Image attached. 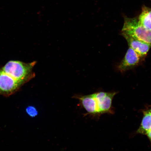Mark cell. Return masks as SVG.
I'll return each mask as SVG.
<instances>
[{
	"instance_id": "cell-2",
	"label": "cell",
	"mask_w": 151,
	"mask_h": 151,
	"mask_svg": "<svg viewBox=\"0 0 151 151\" xmlns=\"http://www.w3.org/2000/svg\"><path fill=\"white\" fill-rule=\"evenodd\" d=\"M121 33L132 36L151 45V30L146 29L139 23L137 17L129 18L124 16Z\"/></svg>"
},
{
	"instance_id": "cell-11",
	"label": "cell",
	"mask_w": 151,
	"mask_h": 151,
	"mask_svg": "<svg viewBox=\"0 0 151 151\" xmlns=\"http://www.w3.org/2000/svg\"><path fill=\"white\" fill-rule=\"evenodd\" d=\"M146 135L148 137L151 143V129L146 134Z\"/></svg>"
},
{
	"instance_id": "cell-7",
	"label": "cell",
	"mask_w": 151,
	"mask_h": 151,
	"mask_svg": "<svg viewBox=\"0 0 151 151\" xmlns=\"http://www.w3.org/2000/svg\"><path fill=\"white\" fill-rule=\"evenodd\" d=\"M81 104L89 114L94 116L101 115L94 94L81 96L78 97Z\"/></svg>"
},
{
	"instance_id": "cell-10",
	"label": "cell",
	"mask_w": 151,
	"mask_h": 151,
	"mask_svg": "<svg viewBox=\"0 0 151 151\" xmlns=\"http://www.w3.org/2000/svg\"><path fill=\"white\" fill-rule=\"evenodd\" d=\"M26 112L31 117H35L38 114V111L33 106H29L26 109Z\"/></svg>"
},
{
	"instance_id": "cell-5",
	"label": "cell",
	"mask_w": 151,
	"mask_h": 151,
	"mask_svg": "<svg viewBox=\"0 0 151 151\" xmlns=\"http://www.w3.org/2000/svg\"><path fill=\"white\" fill-rule=\"evenodd\" d=\"M141 57L131 47H129L123 59L118 67L123 73L136 67L140 63Z\"/></svg>"
},
{
	"instance_id": "cell-6",
	"label": "cell",
	"mask_w": 151,
	"mask_h": 151,
	"mask_svg": "<svg viewBox=\"0 0 151 151\" xmlns=\"http://www.w3.org/2000/svg\"><path fill=\"white\" fill-rule=\"evenodd\" d=\"M121 34L127 41L129 47L135 50L141 58L147 55L151 48V45L128 34L121 32Z\"/></svg>"
},
{
	"instance_id": "cell-3",
	"label": "cell",
	"mask_w": 151,
	"mask_h": 151,
	"mask_svg": "<svg viewBox=\"0 0 151 151\" xmlns=\"http://www.w3.org/2000/svg\"><path fill=\"white\" fill-rule=\"evenodd\" d=\"M22 86L0 69V96L9 97L17 91Z\"/></svg>"
},
{
	"instance_id": "cell-9",
	"label": "cell",
	"mask_w": 151,
	"mask_h": 151,
	"mask_svg": "<svg viewBox=\"0 0 151 151\" xmlns=\"http://www.w3.org/2000/svg\"><path fill=\"white\" fill-rule=\"evenodd\" d=\"M138 20L139 24L147 29L151 30V8L143 5Z\"/></svg>"
},
{
	"instance_id": "cell-8",
	"label": "cell",
	"mask_w": 151,
	"mask_h": 151,
	"mask_svg": "<svg viewBox=\"0 0 151 151\" xmlns=\"http://www.w3.org/2000/svg\"><path fill=\"white\" fill-rule=\"evenodd\" d=\"M143 118L138 129L137 134L146 135V134L151 129V105L146 107L143 109Z\"/></svg>"
},
{
	"instance_id": "cell-4",
	"label": "cell",
	"mask_w": 151,
	"mask_h": 151,
	"mask_svg": "<svg viewBox=\"0 0 151 151\" xmlns=\"http://www.w3.org/2000/svg\"><path fill=\"white\" fill-rule=\"evenodd\" d=\"M117 93L115 92H100L93 93L101 115L105 113L112 114L114 113L112 101Z\"/></svg>"
},
{
	"instance_id": "cell-1",
	"label": "cell",
	"mask_w": 151,
	"mask_h": 151,
	"mask_svg": "<svg viewBox=\"0 0 151 151\" xmlns=\"http://www.w3.org/2000/svg\"><path fill=\"white\" fill-rule=\"evenodd\" d=\"M36 62L26 63L18 61H9L1 69L22 85L35 76L32 69Z\"/></svg>"
}]
</instances>
